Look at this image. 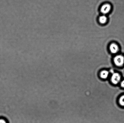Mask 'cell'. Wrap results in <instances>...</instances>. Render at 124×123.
<instances>
[{
    "instance_id": "obj_4",
    "label": "cell",
    "mask_w": 124,
    "mask_h": 123,
    "mask_svg": "<svg viewBox=\"0 0 124 123\" xmlns=\"http://www.w3.org/2000/svg\"><path fill=\"white\" fill-rule=\"evenodd\" d=\"M110 49L111 52L112 53H116L118 51V47L117 45L113 43L110 45Z\"/></svg>"
},
{
    "instance_id": "obj_7",
    "label": "cell",
    "mask_w": 124,
    "mask_h": 123,
    "mask_svg": "<svg viewBox=\"0 0 124 123\" xmlns=\"http://www.w3.org/2000/svg\"><path fill=\"white\" fill-rule=\"evenodd\" d=\"M119 103L121 105L124 106V95L120 97L119 99Z\"/></svg>"
},
{
    "instance_id": "obj_8",
    "label": "cell",
    "mask_w": 124,
    "mask_h": 123,
    "mask_svg": "<svg viewBox=\"0 0 124 123\" xmlns=\"http://www.w3.org/2000/svg\"><path fill=\"white\" fill-rule=\"evenodd\" d=\"M0 123H7V121L4 119H0Z\"/></svg>"
},
{
    "instance_id": "obj_5",
    "label": "cell",
    "mask_w": 124,
    "mask_h": 123,
    "mask_svg": "<svg viewBox=\"0 0 124 123\" xmlns=\"http://www.w3.org/2000/svg\"><path fill=\"white\" fill-rule=\"evenodd\" d=\"M109 75V72L107 71H103L101 72V78L103 79H106L108 78Z\"/></svg>"
},
{
    "instance_id": "obj_2",
    "label": "cell",
    "mask_w": 124,
    "mask_h": 123,
    "mask_svg": "<svg viewBox=\"0 0 124 123\" xmlns=\"http://www.w3.org/2000/svg\"><path fill=\"white\" fill-rule=\"evenodd\" d=\"M121 79V77L118 73H115L113 74L111 78L112 82L115 84H116L119 82Z\"/></svg>"
},
{
    "instance_id": "obj_1",
    "label": "cell",
    "mask_w": 124,
    "mask_h": 123,
    "mask_svg": "<svg viewBox=\"0 0 124 123\" xmlns=\"http://www.w3.org/2000/svg\"><path fill=\"white\" fill-rule=\"evenodd\" d=\"M114 62L116 66L120 67L124 63V58L121 55H118L114 59Z\"/></svg>"
},
{
    "instance_id": "obj_9",
    "label": "cell",
    "mask_w": 124,
    "mask_h": 123,
    "mask_svg": "<svg viewBox=\"0 0 124 123\" xmlns=\"http://www.w3.org/2000/svg\"><path fill=\"white\" fill-rule=\"evenodd\" d=\"M121 85L122 87L124 88V80L121 82Z\"/></svg>"
},
{
    "instance_id": "obj_3",
    "label": "cell",
    "mask_w": 124,
    "mask_h": 123,
    "mask_svg": "<svg viewBox=\"0 0 124 123\" xmlns=\"http://www.w3.org/2000/svg\"><path fill=\"white\" fill-rule=\"evenodd\" d=\"M111 6L109 4H105L103 5L101 8V11L104 14H106L108 13L111 9Z\"/></svg>"
},
{
    "instance_id": "obj_6",
    "label": "cell",
    "mask_w": 124,
    "mask_h": 123,
    "mask_svg": "<svg viewBox=\"0 0 124 123\" xmlns=\"http://www.w3.org/2000/svg\"><path fill=\"white\" fill-rule=\"evenodd\" d=\"M107 20V18L105 16H102L99 18L100 22L102 24H105Z\"/></svg>"
}]
</instances>
